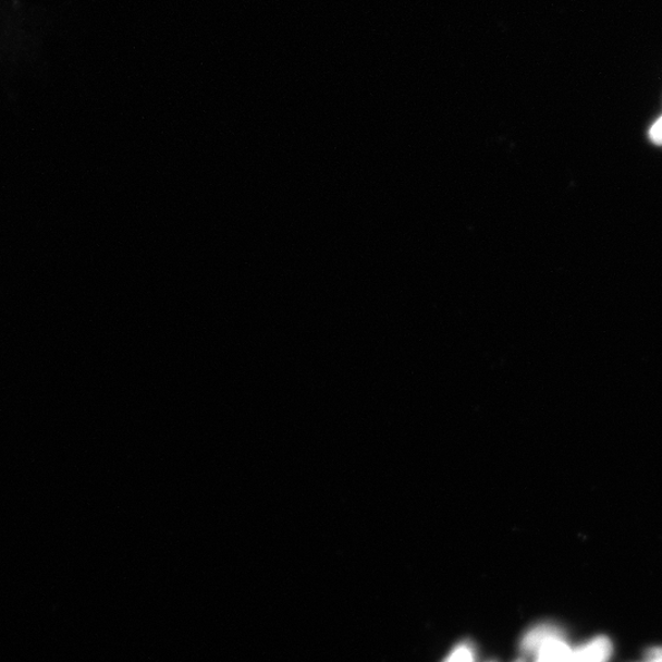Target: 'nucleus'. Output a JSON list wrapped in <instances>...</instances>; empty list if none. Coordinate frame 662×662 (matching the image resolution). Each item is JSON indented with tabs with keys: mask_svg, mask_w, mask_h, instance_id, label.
Listing matches in <instances>:
<instances>
[{
	"mask_svg": "<svg viewBox=\"0 0 662 662\" xmlns=\"http://www.w3.org/2000/svg\"><path fill=\"white\" fill-rule=\"evenodd\" d=\"M647 662H658V661L654 659H649Z\"/></svg>",
	"mask_w": 662,
	"mask_h": 662,
	"instance_id": "nucleus-7",
	"label": "nucleus"
},
{
	"mask_svg": "<svg viewBox=\"0 0 662 662\" xmlns=\"http://www.w3.org/2000/svg\"><path fill=\"white\" fill-rule=\"evenodd\" d=\"M611 652V641L606 637H599L573 651L571 662H606Z\"/></svg>",
	"mask_w": 662,
	"mask_h": 662,
	"instance_id": "nucleus-1",
	"label": "nucleus"
},
{
	"mask_svg": "<svg viewBox=\"0 0 662 662\" xmlns=\"http://www.w3.org/2000/svg\"><path fill=\"white\" fill-rule=\"evenodd\" d=\"M563 636L562 632L554 626L542 625L531 629L527 636H525L522 648L527 654H537L544 641L551 638Z\"/></svg>",
	"mask_w": 662,
	"mask_h": 662,
	"instance_id": "nucleus-3",
	"label": "nucleus"
},
{
	"mask_svg": "<svg viewBox=\"0 0 662 662\" xmlns=\"http://www.w3.org/2000/svg\"><path fill=\"white\" fill-rule=\"evenodd\" d=\"M573 650L563 640V636L544 641L537 652L535 662H571Z\"/></svg>",
	"mask_w": 662,
	"mask_h": 662,
	"instance_id": "nucleus-2",
	"label": "nucleus"
},
{
	"mask_svg": "<svg viewBox=\"0 0 662 662\" xmlns=\"http://www.w3.org/2000/svg\"><path fill=\"white\" fill-rule=\"evenodd\" d=\"M649 659H654L658 662H662V647L652 648L648 652Z\"/></svg>",
	"mask_w": 662,
	"mask_h": 662,
	"instance_id": "nucleus-6",
	"label": "nucleus"
},
{
	"mask_svg": "<svg viewBox=\"0 0 662 662\" xmlns=\"http://www.w3.org/2000/svg\"><path fill=\"white\" fill-rule=\"evenodd\" d=\"M443 662H475L474 648L469 642H462Z\"/></svg>",
	"mask_w": 662,
	"mask_h": 662,
	"instance_id": "nucleus-4",
	"label": "nucleus"
},
{
	"mask_svg": "<svg viewBox=\"0 0 662 662\" xmlns=\"http://www.w3.org/2000/svg\"><path fill=\"white\" fill-rule=\"evenodd\" d=\"M650 138L655 144L662 145V115L654 125L651 126Z\"/></svg>",
	"mask_w": 662,
	"mask_h": 662,
	"instance_id": "nucleus-5",
	"label": "nucleus"
}]
</instances>
